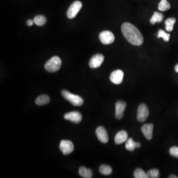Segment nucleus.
<instances>
[{
    "mask_svg": "<svg viewBox=\"0 0 178 178\" xmlns=\"http://www.w3.org/2000/svg\"><path fill=\"white\" fill-rule=\"evenodd\" d=\"M134 177L136 178H148L147 173L140 168H137L134 173Z\"/></svg>",
    "mask_w": 178,
    "mask_h": 178,
    "instance_id": "23",
    "label": "nucleus"
},
{
    "mask_svg": "<svg viewBox=\"0 0 178 178\" xmlns=\"http://www.w3.org/2000/svg\"><path fill=\"white\" fill-rule=\"evenodd\" d=\"M140 144L138 142H135L132 138L127 140L126 143V148L130 152H133L136 148H140Z\"/></svg>",
    "mask_w": 178,
    "mask_h": 178,
    "instance_id": "15",
    "label": "nucleus"
},
{
    "mask_svg": "<svg viewBox=\"0 0 178 178\" xmlns=\"http://www.w3.org/2000/svg\"><path fill=\"white\" fill-rule=\"evenodd\" d=\"M128 139V134L125 131H121L118 132L115 137V143L117 144L123 143Z\"/></svg>",
    "mask_w": 178,
    "mask_h": 178,
    "instance_id": "14",
    "label": "nucleus"
},
{
    "mask_svg": "<svg viewBox=\"0 0 178 178\" xmlns=\"http://www.w3.org/2000/svg\"><path fill=\"white\" fill-rule=\"evenodd\" d=\"M158 8L160 11H166L170 9L171 5L167 0H161L158 5Z\"/></svg>",
    "mask_w": 178,
    "mask_h": 178,
    "instance_id": "22",
    "label": "nucleus"
},
{
    "mask_svg": "<svg viewBox=\"0 0 178 178\" xmlns=\"http://www.w3.org/2000/svg\"><path fill=\"white\" fill-rule=\"evenodd\" d=\"M62 60L58 56L52 57L45 64V68L49 72L54 73L58 71L62 66Z\"/></svg>",
    "mask_w": 178,
    "mask_h": 178,
    "instance_id": "2",
    "label": "nucleus"
},
{
    "mask_svg": "<svg viewBox=\"0 0 178 178\" xmlns=\"http://www.w3.org/2000/svg\"><path fill=\"white\" fill-rule=\"evenodd\" d=\"M99 40L104 45H109L114 42L115 40L114 35L109 31H104L99 34Z\"/></svg>",
    "mask_w": 178,
    "mask_h": 178,
    "instance_id": "6",
    "label": "nucleus"
},
{
    "mask_svg": "<svg viewBox=\"0 0 178 178\" xmlns=\"http://www.w3.org/2000/svg\"><path fill=\"white\" fill-rule=\"evenodd\" d=\"M99 171L103 175H109L112 172L111 167L107 165H102L99 167Z\"/></svg>",
    "mask_w": 178,
    "mask_h": 178,
    "instance_id": "21",
    "label": "nucleus"
},
{
    "mask_svg": "<svg viewBox=\"0 0 178 178\" xmlns=\"http://www.w3.org/2000/svg\"><path fill=\"white\" fill-rule=\"evenodd\" d=\"M95 133L97 135V138L100 142L103 143H107L108 141V136L107 130L104 127L102 126L97 128Z\"/></svg>",
    "mask_w": 178,
    "mask_h": 178,
    "instance_id": "11",
    "label": "nucleus"
},
{
    "mask_svg": "<svg viewBox=\"0 0 178 178\" xmlns=\"http://www.w3.org/2000/svg\"><path fill=\"white\" fill-rule=\"evenodd\" d=\"M79 174L82 178H91L93 176V172L90 169H87L85 167H81L79 168Z\"/></svg>",
    "mask_w": 178,
    "mask_h": 178,
    "instance_id": "17",
    "label": "nucleus"
},
{
    "mask_svg": "<svg viewBox=\"0 0 178 178\" xmlns=\"http://www.w3.org/2000/svg\"><path fill=\"white\" fill-rule=\"evenodd\" d=\"M169 153L172 156L178 158V147H173L170 149Z\"/></svg>",
    "mask_w": 178,
    "mask_h": 178,
    "instance_id": "26",
    "label": "nucleus"
},
{
    "mask_svg": "<svg viewBox=\"0 0 178 178\" xmlns=\"http://www.w3.org/2000/svg\"><path fill=\"white\" fill-rule=\"evenodd\" d=\"M169 178H178V177H177V176H176L171 175L170 176Z\"/></svg>",
    "mask_w": 178,
    "mask_h": 178,
    "instance_id": "29",
    "label": "nucleus"
},
{
    "mask_svg": "<svg viewBox=\"0 0 178 178\" xmlns=\"http://www.w3.org/2000/svg\"><path fill=\"white\" fill-rule=\"evenodd\" d=\"M82 7L81 2L78 1L74 2L71 5L67 11V16L69 19H73L75 18Z\"/></svg>",
    "mask_w": 178,
    "mask_h": 178,
    "instance_id": "4",
    "label": "nucleus"
},
{
    "mask_svg": "<svg viewBox=\"0 0 178 178\" xmlns=\"http://www.w3.org/2000/svg\"><path fill=\"white\" fill-rule=\"evenodd\" d=\"M148 178H158L160 177L159 170L156 169L150 170L147 172Z\"/></svg>",
    "mask_w": 178,
    "mask_h": 178,
    "instance_id": "25",
    "label": "nucleus"
},
{
    "mask_svg": "<svg viewBox=\"0 0 178 178\" xmlns=\"http://www.w3.org/2000/svg\"><path fill=\"white\" fill-rule=\"evenodd\" d=\"M153 125L152 124H146L142 127V132L145 138L148 140H151L152 138Z\"/></svg>",
    "mask_w": 178,
    "mask_h": 178,
    "instance_id": "13",
    "label": "nucleus"
},
{
    "mask_svg": "<svg viewBox=\"0 0 178 178\" xmlns=\"http://www.w3.org/2000/svg\"><path fill=\"white\" fill-rule=\"evenodd\" d=\"M124 72L121 70L118 69L112 72L110 76V80L112 83L119 85L122 82Z\"/></svg>",
    "mask_w": 178,
    "mask_h": 178,
    "instance_id": "10",
    "label": "nucleus"
},
{
    "mask_svg": "<svg viewBox=\"0 0 178 178\" xmlns=\"http://www.w3.org/2000/svg\"><path fill=\"white\" fill-rule=\"evenodd\" d=\"M175 70L178 73V64L176 65L175 67Z\"/></svg>",
    "mask_w": 178,
    "mask_h": 178,
    "instance_id": "28",
    "label": "nucleus"
},
{
    "mask_svg": "<svg viewBox=\"0 0 178 178\" xmlns=\"http://www.w3.org/2000/svg\"><path fill=\"white\" fill-rule=\"evenodd\" d=\"M126 104L123 101H118L115 105V117L117 119L120 120L123 118L124 112L125 110Z\"/></svg>",
    "mask_w": 178,
    "mask_h": 178,
    "instance_id": "12",
    "label": "nucleus"
},
{
    "mask_svg": "<svg viewBox=\"0 0 178 178\" xmlns=\"http://www.w3.org/2000/svg\"><path fill=\"white\" fill-rule=\"evenodd\" d=\"M62 95L66 100L70 102L74 106L80 107L83 105L84 100L79 95L73 94L65 90L62 91Z\"/></svg>",
    "mask_w": 178,
    "mask_h": 178,
    "instance_id": "3",
    "label": "nucleus"
},
{
    "mask_svg": "<svg viewBox=\"0 0 178 178\" xmlns=\"http://www.w3.org/2000/svg\"><path fill=\"white\" fill-rule=\"evenodd\" d=\"M50 101V99L48 95H40L35 100V103L37 105L41 106V105L48 104Z\"/></svg>",
    "mask_w": 178,
    "mask_h": 178,
    "instance_id": "16",
    "label": "nucleus"
},
{
    "mask_svg": "<svg viewBox=\"0 0 178 178\" xmlns=\"http://www.w3.org/2000/svg\"><path fill=\"white\" fill-rule=\"evenodd\" d=\"M59 148L63 154L67 156L73 152L74 147L70 140H62L59 144Z\"/></svg>",
    "mask_w": 178,
    "mask_h": 178,
    "instance_id": "5",
    "label": "nucleus"
},
{
    "mask_svg": "<svg viewBox=\"0 0 178 178\" xmlns=\"http://www.w3.org/2000/svg\"><path fill=\"white\" fill-rule=\"evenodd\" d=\"M121 30L125 38L133 45L140 46L143 43V37L141 33L133 24L124 23L122 25Z\"/></svg>",
    "mask_w": 178,
    "mask_h": 178,
    "instance_id": "1",
    "label": "nucleus"
},
{
    "mask_svg": "<svg viewBox=\"0 0 178 178\" xmlns=\"http://www.w3.org/2000/svg\"><path fill=\"white\" fill-rule=\"evenodd\" d=\"M34 23L37 26H42L46 24L47 19L45 16L43 15H38L35 16L33 19Z\"/></svg>",
    "mask_w": 178,
    "mask_h": 178,
    "instance_id": "19",
    "label": "nucleus"
},
{
    "mask_svg": "<svg viewBox=\"0 0 178 178\" xmlns=\"http://www.w3.org/2000/svg\"><path fill=\"white\" fill-rule=\"evenodd\" d=\"M64 119L67 120L78 124L81 121L82 116L80 112L78 111H72L66 113L64 116Z\"/></svg>",
    "mask_w": 178,
    "mask_h": 178,
    "instance_id": "9",
    "label": "nucleus"
},
{
    "mask_svg": "<svg viewBox=\"0 0 178 178\" xmlns=\"http://www.w3.org/2000/svg\"><path fill=\"white\" fill-rule=\"evenodd\" d=\"M176 22L175 18H169L165 22L166 30L168 32H171L173 29L174 25Z\"/></svg>",
    "mask_w": 178,
    "mask_h": 178,
    "instance_id": "20",
    "label": "nucleus"
},
{
    "mask_svg": "<svg viewBox=\"0 0 178 178\" xmlns=\"http://www.w3.org/2000/svg\"><path fill=\"white\" fill-rule=\"evenodd\" d=\"M104 59V56L103 55L100 54L95 55L91 59L89 62V66L91 68L99 67L103 62Z\"/></svg>",
    "mask_w": 178,
    "mask_h": 178,
    "instance_id": "8",
    "label": "nucleus"
},
{
    "mask_svg": "<svg viewBox=\"0 0 178 178\" xmlns=\"http://www.w3.org/2000/svg\"><path fill=\"white\" fill-rule=\"evenodd\" d=\"M149 116L148 107L145 104H141L138 108L137 119L140 122H144Z\"/></svg>",
    "mask_w": 178,
    "mask_h": 178,
    "instance_id": "7",
    "label": "nucleus"
},
{
    "mask_svg": "<svg viewBox=\"0 0 178 178\" xmlns=\"http://www.w3.org/2000/svg\"><path fill=\"white\" fill-rule=\"evenodd\" d=\"M164 19V15L161 13L154 12L153 15L150 19V22L152 24H156V23H160L162 22Z\"/></svg>",
    "mask_w": 178,
    "mask_h": 178,
    "instance_id": "18",
    "label": "nucleus"
},
{
    "mask_svg": "<svg viewBox=\"0 0 178 178\" xmlns=\"http://www.w3.org/2000/svg\"><path fill=\"white\" fill-rule=\"evenodd\" d=\"M170 37V35L169 33H167L162 29H160L158 31V34H157V38H162L165 42H168L169 41Z\"/></svg>",
    "mask_w": 178,
    "mask_h": 178,
    "instance_id": "24",
    "label": "nucleus"
},
{
    "mask_svg": "<svg viewBox=\"0 0 178 178\" xmlns=\"http://www.w3.org/2000/svg\"><path fill=\"white\" fill-rule=\"evenodd\" d=\"M34 23V21H33V20L29 19V20H28L27 22V25L28 26H31L33 25Z\"/></svg>",
    "mask_w": 178,
    "mask_h": 178,
    "instance_id": "27",
    "label": "nucleus"
}]
</instances>
